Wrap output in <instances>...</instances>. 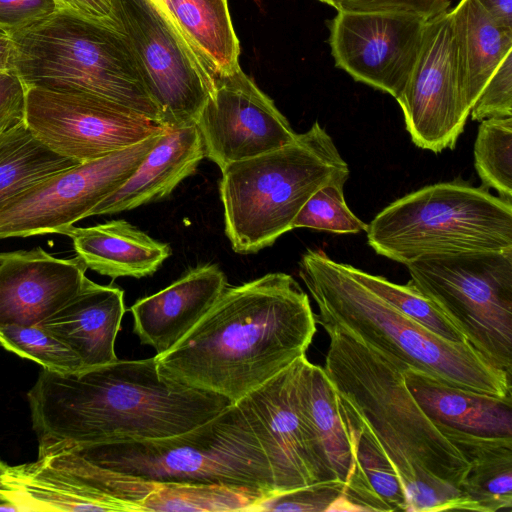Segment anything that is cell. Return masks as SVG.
<instances>
[{"instance_id":"31","label":"cell","mask_w":512,"mask_h":512,"mask_svg":"<svg viewBox=\"0 0 512 512\" xmlns=\"http://www.w3.org/2000/svg\"><path fill=\"white\" fill-rule=\"evenodd\" d=\"M351 274L398 311L434 334L454 343H469L463 333L409 281L401 285L349 265Z\"/></svg>"},{"instance_id":"34","label":"cell","mask_w":512,"mask_h":512,"mask_svg":"<svg viewBox=\"0 0 512 512\" xmlns=\"http://www.w3.org/2000/svg\"><path fill=\"white\" fill-rule=\"evenodd\" d=\"M344 185L332 183L317 190L297 214L292 229L309 228L337 234L366 231L367 224L347 206Z\"/></svg>"},{"instance_id":"32","label":"cell","mask_w":512,"mask_h":512,"mask_svg":"<svg viewBox=\"0 0 512 512\" xmlns=\"http://www.w3.org/2000/svg\"><path fill=\"white\" fill-rule=\"evenodd\" d=\"M474 166L486 187L512 201V117L481 121L474 144Z\"/></svg>"},{"instance_id":"20","label":"cell","mask_w":512,"mask_h":512,"mask_svg":"<svg viewBox=\"0 0 512 512\" xmlns=\"http://www.w3.org/2000/svg\"><path fill=\"white\" fill-rule=\"evenodd\" d=\"M205 157L195 124L165 129L133 172L112 194L95 206L89 216L129 211L169 196Z\"/></svg>"},{"instance_id":"10","label":"cell","mask_w":512,"mask_h":512,"mask_svg":"<svg viewBox=\"0 0 512 512\" xmlns=\"http://www.w3.org/2000/svg\"><path fill=\"white\" fill-rule=\"evenodd\" d=\"M120 30L136 58L158 125H193L214 79L179 30L150 0H113Z\"/></svg>"},{"instance_id":"22","label":"cell","mask_w":512,"mask_h":512,"mask_svg":"<svg viewBox=\"0 0 512 512\" xmlns=\"http://www.w3.org/2000/svg\"><path fill=\"white\" fill-rule=\"evenodd\" d=\"M63 235L73 243L76 256L101 275L142 278L154 274L171 255V248L125 220L89 227L71 226Z\"/></svg>"},{"instance_id":"15","label":"cell","mask_w":512,"mask_h":512,"mask_svg":"<svg viewBox=\"0 0 512 512\" xmlns=\"http://www.w3.org/2000/svg\"><path fill=\"white\" fill-rule=\"evenodd\" d=\"M205 157L220 170L291 143L297 133L273 100L239 67L214 77L195 123Z\"/></svg>"},{"instance_id":"27","label":"cell","mask_w":512,"mask_h":512,"mask_svg":"<svg viewBox=\"0 0 512 512\" xmlns=\"http://www.w3.org/2000/svg\"><path fill=\"white\" fill-rule=\"evenodd\" d=\"M302 413L336 480L346 482L354 463L349 430L336 391L323 367L302 359L299 376Z\"/></svg>"},{"instance_id":"41","label":"cell","mask_w":512,"mask_h":512,"mask_svg":"<svg viewBox=\"0 0 512 512\" xmlns=\"http://www.w3.org/2000/svg\"><path fill=\"white\" fill-rule=\"evenodd\" d=\"M497 21L512 28V0H478Z\"/></svg>"},{"instance_id":"35","label":"cell","mask_w":512,"mask_h":512,"mask_svg":"<svg viewBox=\"0 0 512 512\" xmlns=\"http://www.w3.org/2000/svg\"><path fill=\"white\" fill-rule=\"evenodd\" d=\"M345 483L318 482L263 499L255 511H345Z\"/></svg>"},{"instance_id":"33","label":"cell","mask_w":512,"mask_h":512,"mask_svg":"<svg viewBox=\"0 0 512 512\" xmlns=\"http://www.w3.org/2000/svg\"><path fill=\"white\" fill-rule=\"evenodd\" d=\"M0 345L50 372L75 374L87 369L68 346L39 325L8 324L0 327Z\"/></svg>"},{"instance_id":"19","label":"cell","mask_w":512,"mask_h":512,"mask_svg":"<svg viewBox=\"0 0 512 512\" xmlns=\"http://www.w3.org/2000/svg\"><path fill=\"white\" fill-rule=\"evenodd\" d=\"M124 313L122 289L87 278L73 297L37 325L68 346L91 369L118 359L115 341Z\"/></svg>"},{"instance_id":"4","label":"cell","mask_w":512,"mask_h":512,"mask_svg":"<svg viewBox=\"0 0 512 512\" xmlns=\"http://www.w3.org/2000/svg\"><path fill=\"white\" fill-rule=\"evenodd\" d=\"M299 276L318 308L321 326L342 327L365 343L452 386L496 397H512L511 375L491 365L469 343L434 334L361 284L349 264L321 249H308Z\"/></svg>"},{"instance_id":"26","label":"cell","mask_w":512,"mask_h":512,"mask_svg":"<svg viewBox=\"0 0 512 512\" xmlns=\"http://www.w3.org/2000/svg\"><path fill=\"white\" fill-rule=\"evenodd\" d=\"M173 25L211 76L228 75L239 65L240 45L227 0H165Z\"/></svg>"},{"instance_id":"17","label":"cell","mask_w":512,"mask_h":512,"mask_svg":"<svg viewBox=\"0 0 512 512\" xmlns=\"http://www.w3.org/2000/svg\"><path fill=\"white\" fill-rule=\"evenodd\" d=\"M77 256L58 258L41 247L0 253V327L37 325L84 285Z\"/></svg>"},{"instance_id":"44","label":"cell","mask_w":512,"mask_h":512,"mask_svg":"<svg viewBox=\"0 0 512 512\" xmlns=\"http://www.w3.org/2000/svg\"><path fill=\"white\" fill-rule=\"evenodd\" d=\"M319 1H321L325 4H328L336 9L338 8L339 2H340V0H319Z\"/></svg>"},{"instance_id":"3","label":"cell","mask_w":512,"mask_h":512,"mask_svg":"<svg viewBox=\"0 0 512 512\" xmlns=\"http://www.w3.org/2000/svg\"><path fill=\"white\" fill-rule=\"evenodd\" d=\"M322 327L330 339L323 368L342 415L388 459L408 512L466 510L460 485L469 463L410 393L403 373L408 366L342 327Z\"/></svg>"},{"instance_id":"43","label":"cell","mask_w":512,"mask_h":512,"mask_svg":"<svg viewBox=\"0 0 512 512\" xmlns=\"http://www.w3.org/2000/svg\"><path fill=\"white\" fill-rule=\"evenodd\" d=\"M8 464H6L5 462H3L1 459H0V511L2 510H7L9 509V507H7L8 503H4L1 499V490H2V478H3V475L5 473V471L7 470L8 468Z\"/></svg>"},{"instance_id":"8","label":"cell","mask_w":512,"mask_h":512,"mask_svg":"<svg viewBox=\"0 0 512 512\" xmlns=\"http://www.w3.org/2000/svg\"><path fill=\"white\" fill-rule=\"evenodd\" d=\"M379 255L407 265L428 254L512 249V201L460 181L436 183L381 210L367 225Z\"/></svg>"},{"instance_id":"2","label":"cell","mask_w":512,"mask_h":512,"mask_svg":"<svg viewBox=\"0 0 512 512\" xmlns=\"http://www.w3.org/2000/svg\"><path fill=\"white\" fill-rule=\"evenodd\" d=\"M316 324L299 283L268 273L227 286L183 338L154 358L162 376L233 404L306 355Z\"/></svg>"},{"instance_id":"11","label":"cell","mask_w":512,"mask_h":512,"mask_svg":"<svg viewBox=\"0 0 512 512\" xmlns=\"http://www.w3.org/2000/svg\"><path fill=\"white\" fill-rule=\"evenodd\" d=\"M162 133L63 170L9 200L0 208V239L62 234L89 217L133 174Z\"/></svg>"},{"instance_id":"18","label":"cell","mask_w":512,"mask_h":512,"mask_svg":"<svg viewBox=\"0 0 512 512\" xmlns=\"http://www.w3.org/2000/svg\"><path fill=\"white\" fill-rule=\"evenodd\" d=\"M227 287L216 264L201 265L131 307L133 332L156 354L172 348L207 313Z\"/></svg>"},{"instance_id":"21","label":"cell","mask_w":512,"mask_h":512,"mask_svg":"<svg viewBox=\"0 0 512 512\" xmlns=\"http://www.w3.org/2000/svg\"><path fill=\"white\" fill-rule=\"evenodd\" d=\"M1 499L16 511H128L130 508L88 481L36 459L8 466Z\"/></svg>"},{"instance_id":"40","label":"cell","mask_w":512,"mask_h":512,"mask_svg":"<svg viewBox=\"0 0 512 512\" xmlns=\"http://www.w3.org/2000/svg\"><path fill=\"white\" fill-rule=\"evenodd\" d=\"M58 8L72 11L87 19L120 29L113 0H55Z\"/></svg>"},{"instance_id":"16","label":"cell","mask_w":512,"mask_h":512,"mask_svg":"<svg viewBox=\"0 0 512 512\" xmlns=\"http://www.w3.org/2000/svg\"><path fill=\"white\" fill-rule=\"evenodd\" d=\"M304 356L236 402L270 437L297 488L336 480L301 410L299 376Z\"/></svg>"},{"instance_id":"7","label":"cell","mask_w":512,"mask_h":512,"mask_svg":"<svg viewBox=\"0 0 512 512\" xmlns=\"http://www.w3.org/2000/svg\"><path fill=\"white\" fill-rule=\"evenodd\" d=\"M10 37L13 71L27 87L96 95L158 124V110L120 29L58 8Z\"/></svg>"},{"instance_id":"30","label":"cell","mask_w":512,"mask_h":512,"mask_svg":"<svg viewBox=\"0 0 512 512\" xmlns=\"http://www.w3.org/2000/svg\"><path fill=\"white\" fill-rule=\"evenodd\" d=\"M266 494L247 487L203 482H156L141 501V512L255 511Z\"/></svg>"},{"instance_id":"39","label":"cell","mask_w":512,"mask_h":512,"mask_svg":"<svg viewBox=\"0 0 512 512\" xmlns=\"http://www.w3.org/2000/svg\"><path fill=\"white\" fill-rule=\"evenodd\" d=\"M27 86L14 71H0V134L24 122Z\"/></svg>"},{"instance_id":"1","label":"cell","mask_w":512,"mask_h":512,"mask_svg":"<svg viewBox=\"0 0 512 512\" xmlns=\"http://www.w3.org/2000/svg\"><path fill=\"white\" fill-rule=\"evenodd\" d=\"M27 400L37 458L77 446L174 436L232 404L162 376L154 356L75 374L42 369Z\"/></svg>"},{"instance_id":"38","label":"cell","mask_w":512,"mask_h":512,"mask_svg":"<svg viewBox=\"0 0 512 512\" xmlns=\"http://www.w3.org/2000/svg\"><path fill=\"white\" fill-rule=\"evenodd\" d=\"M450 0H340L336 10L403 12L429 20L448 10Z\"/></svg>"},{"instance_id":"13","label":"cell","mask_w":512,"mask_h":512,"mask_svg":"<svg viewBox=\"0 0 512 512\" xmlns=\"http://www.w3.org/2000/svg\"><path fill=\"white\" fill-rule=\"evenodd\" d=\"M396 100L417 147L434 153L454 149L470 109L462 93L450 10L427 20L417 60Z\"/></svg>"},{"instance_id":"36","label":"cell","mask_w":512,"mask_h":512,"mask_svg":"<svg viewBox=\"0 0 512 512\" xmlns=\"http://www.w3.org/2000/svg\"><path fill=\"white\" fill-rule=\"evenodd\" d=\"M469 115L474 121L512 117V52L489 77Z\"/></svg>"},{"instance_id":"12","label":"cell","mask_w":512,"mask_h":512,"mask_svg":"<svg viewBox=\"0 0 512 512\" xmlns=\"http://www.w3.org/2000/svg\"><path fill=\"white\" fill-rule=\"evenodd\" d=\"M24 122L46 146L79 163L160 134L164 128L111 100L27 87Z\"/></svg>"},{"instance_id":"24","label":"cell","mask_w":512,"mask_h":512,"mask_svg":"<svg viewBox=\"0 0 512 512\" xmlns=\"http://www.w3.org/2000/svg\"><path fill=\"white\" fill-rule=\"evenodd\" d=\"M435 423L469 463L460 485L466 510L511 511L512 437L480 436Z\"/></svg>"},{"instance_id":"6","label":"cell","mask_w":512,"mask_h":512,"mask_svg":"<svg viewBox=\"0 0 512 512\" xmlns=\"http://www.w3.org/2000/svg\"><path fill=\"white\" fill-rule=\"evenodd\" d=\"M63 451L154 482L228 484L258 490L268 497L282 493L265 440L236 403L174 436L84 445Z\"/></svg>"},{"instance_id":"14","label":"cell","mask_w":512,"mask_h":512,"mask_svg":"<svg viewBox=\"0 0 512 512\" xmlns=\"http://www.w3.org/2000/svg\"><path fill=\"white\" fill-rule=\"evenodd\" d=\"M426 22L403 12L337 10L329 26L335 65L397 99L417 60Z\"/></svg>"},{"instance_id":"37","label":"cell","mask_w":512,"mask_h":512,"mask_svg":"<svg viewBox=\"0 0 512 512\" xmlns=\"http://www.w3.org/2000/svg\"><path fill=\"white\" fill-rule=\"evenodd\" d=\"M58 9L55 0H0V31L11 36Z\"/></svg>"},{"instance_id":"42","label":"cell","mask_w":512,"mask_h":512,"mask_svg":"<svg viewBox=\"0 0 512 512\" xmlns=\"http://www.w3.org/2000/svg\"><path fill=\"white\" fill-rule=\"evenodd\" d=\"M13 54L11 37L0 31V71H13Z\"/></svg>"},{"instance_id":"29","label":"cell","mask_w":512,"mask_h":512,"mask_svg":"<svg viewBox=\"0 0 512 512\" xmlns=\"http://www.w3.org/2000/svg\"><path fill=\"white\" fill-rule=\"evenodd\" d=\"M80 164L41 142L22 122L0 134V208L63 170Z\"/></svg>"},{"instance_id":"9","label":"cell","mask_w":512,"mask_h":512,"mask_svg":"<svg viewBox=\"0 0 512 512\" xmlns=\"http://www.w3.org/2000/svg\"><path fill=\"white\" fill-rule=\"evenodd\" d=\"M406 267L469 344L512 376V249L428 254Z\"/></svg>"},{"instance_id":"25","label":"cell","mask_w":512,"mask_h":512,"mask_svg":"<svg viewBox=\"0 0 512 512\" xmlns=\"http://www.w3.org/2000/svg\"><path fill=\"white\" fill-rule=\"evenodd\" d=\"M450 14L462 93L471 109L489 77L512 52V28L493 18L478 0H459Z\"/></svg>"},{"instance_id":"5","label":"cell","mask_w":512,"mask_h":512,"mask_svg":"<svg viewBox=\"0 0 512 512\" xmlns=\"http://www.w3.org/2000/svg\"><path fill=\"white\" fill-rule=\"evenodd\" d=\"M225 233L239 254L256 253L292 230L297 214L320 188L346 183L347 162L318 122L273 151L221 170Z\"/></svg>"},{"instance_id":"23","label":"cell","mask_w":512,"mask_h":512,"mask_svg":"<svg viewBox=\"0 0 512 512\" xmlns=\"http://www.w3.org/2000/svg\"><path fill=\"white\" fill-rule=\"evenodd\" d=\"M407 388L435 422L488 437H512V397L461 389L419 370H403Z\"/></svg>"},{"instance_id":"28","label":"cell","mask_w":512,"mask_h":512,"mask_svg":"<svg viewBox=\"0 0 512 512\" xmlns=\"http://www.w3.org/2000/svg\"><path fill=\"white\" fill-rule=\"evenodd\" d=\"M343 419L354 452L344 488L345 511H408L403 486L388 459L361 427Z\"/></svg>"}]
</instances>
